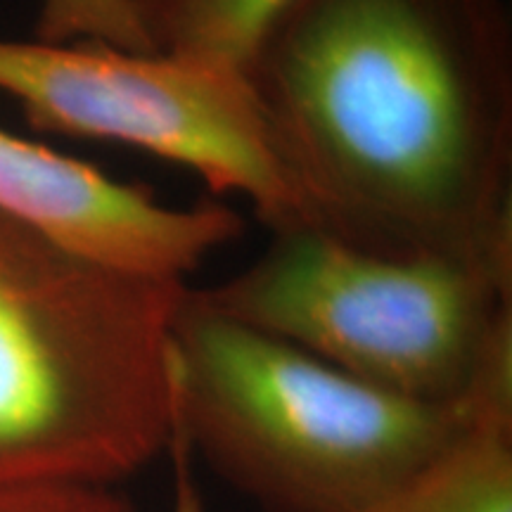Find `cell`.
Here are the masks:
<instances>
[{
    "label": "cell",
    "mask_w": 512,
    "mask_h": 512,
    "mask_svg": "<svg viewBox=\"0 0 512 512\" xmlns=\"http://www.w3.org/2000/svg\"><path fill=\"white\" fill-rule=\"evenodd\" d=\"M245 76L313 226L389 259L512 254L508 0H294Z\"/></svg>",
    "instance_id": "cell-1"
},
{
    "label": "cell",
    "mask_w": 512,
    "mask_h": 512,
    "mask_svg": "<svg viewBox=\"0 0 512 512\" xmlns=\"http://www.w3.org/2000/svg\"><path fill=\"white\" fill-rule=\"evenodd\" d=\"M188 287L0 216V486H114L166 453Z\"/></svg>",
    "instance_id": "cell-2"
},
{
    "label": "cell",
    "mask_w": 512,
    "mask_h": 512,
    "mask_svg": "<svg viewBox=\"0 0 512 512\" xmlns=\"http://www.w3.org/2000/svg\"><path fill=\"white\" fill-rule=\"evenodd\" d=\"M171 344L174 432L264 512H368L458 430L472 399L384 392L216 311L195 287Z\"/></svg>",
    "instance_id": "cell-3"
},
{
    "label": "cell",
    "mask_w": 512,
    "mask_h": 512,
    "mask_svg": "<svg viewBox=\"0 0 512 512\" xmlns=\"http://www.w3.org/2000/svg\"><path fill=\"white\" fill-rule=\"evenodd\" d=\"M200 294L384 392L448 403L512 332V254L389 259L299 226Z\"/></svg>",
    "instance_id": "cell-4"
},
{
    "label": "cell",
    "mask_w": 512,
    "mask_h": 512,
    "mask_svg": "<svg viewBox=\"0 0 512 512\" xmlns=\"http://www.w3.org/2000/svg\"><path fill=\"white\" fill-rule=\"evenodd\" d=\"M0 93L38 131L119 143L252 202L271 233L313 226L247 76L105 43L0 38Z\"/></svg>",
    "instance_id": "cell-5"
},
{
    "label": "cell",
    "mask_w": 512,
    "mask_h": 512,
    "mask_svg": "<svg viewBox=\"0 0 512 512\" xmlns=\"http://www.w3.org/2000/svg\"><path fill=\"white\" fill-rule=\"evenodd\" d=\"M0 216L98 264L162 280H185L245 230L226 204L171 207L145 185L117 181L3 126Z\"/></svg>",
    "instance_id": "cell-6"
},
{
    "label": "cell",
    "mask_w": 512,
    "mask_h": 512,
    "mask_svg": "<svg viewBox=\"0 0 512 512\" xmlns=\"http://www.w3.org/2000/svg\"><path fill=\"white\" fill-rule=\"evenodd\" d=\"M368 512H512V332L484 363L458 430Z\"/></svg>",
    "instance_id": "cell-7"
},
{
    "label": "cell",
    "mask_w": 512,
    "mask_h": 512,
    "mask_svg": "<svg viewBox=\"0 0 512 512\" xmlns=\"http://www.w3.org/2000/svg\"><path fill=\"white\" fill-rule=\"evenodd\" d=\"M157 53L245 74L261 36L294 0H133Z\"/></svg>",
    "instance_id": "cell-8"
},
{
    "label": "cell",
    "mask_w": 512,
    "mask_h": 512,
    "mask_svg": "<svg viewBox=\"0 0 512 512\" xmlns=\"http://www.w3.org/2000/svg\"><path fill=\"white\" fill-rule=\"evenodd\" d=\"M36 38L48 43L91 41L155 53L133 0H41Z\"/></svg>",
    "instance_id": "cell-9"
},
{
    "label": "cell",
    "mask_w": 512,
    "mask_h": 512,
    "mask_svg": "<svg viewBox=\"0 0 512 512\" xmlns=\"http://www.w3.org/2000/svg\"><path fill=\"white\" fill-rule=\"evenodd\" d=\"M0 512H140L105 484L0 486Z\"/></svg>",
    "instance_id": "cell-10"
},
{
    "label": "cell",
    "mask_w": 512,
    "mask_h": 512,
    "mask_svg": "<svg viewBox=\"0 0 512 512\" xmlns=\"http://www.w3.org/2000/svg\"><path fill=\"white\" fill-rule=\"evenodd\" d=\"M166 453H169L171 472H174V512H204V501L195 477L197 460L190 456L188 444L174 432Z\"/></svg>",
    "instance_id": "cell-11"
}]
</instances>
